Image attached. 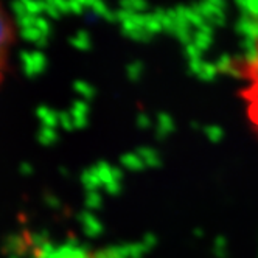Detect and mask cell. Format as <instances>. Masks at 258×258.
<instances>
[{"label": "cell", "instance_id": "9", "mask_svg": "<svg viewBox=\"0 0 258 258\" xmlns=\"http://www.w3.org/2000/svg\"><path fill=\"white\" fill-rule=\"evenodd\" d=\"M44 11H47L51 17H56V14H58V13H56V8H54V7H53L51 4H48V2H45V10H44Z\"/></svg>", "mask_w": 258, "mask_h": 258}, {"label": "cell", "instance_id": "6", "mask_svg": "<svg viewBox=\"0 0 258 258\" xmlns=\"http://www.w3.org/2000/svg\"><path fill=\"white\" fill-rule=\"evenodd\" d=\"M11 11L16 16V19H19V17L28 14L27 8L24 7V4L21 2V0H13V2H11Z\"/></svg>", "mask_w": 258, "mask_h": 258}, {"label": "cell", "instance_id": "5", "mask_svg": "<svg viewBox=\"0 0 258 258\" xmlns=\"http://www.w3.org/2000/svg\"><path fill=\"white\" fill-rule=\"evenodd\" d=\"M24 7L27 8L28 14L31 16H39L45 10V2H39V0H21Z\"/></svg>", "mask_w": 258, "mask_h": 258}, {"label": "cell", "instance_id": "10", "mask_svg": "<svg viewBox=\"0 0 258 258\" xmlns=\"http://www.w3.org/2000/svg\"><path fill=\"white\" fill-rule=\"evenodd\" d=\"M39 2H41V0H39Z\"/></svg>", "mask_w": 258, "mask_h": 258}, {"label": "cell", "instance_id": "3", "mask_svg": "<svg viewBox=\"0 0 258 258\" xmlns=\"http://www.w3.org/2000/svg\"><path fill=\"white\" fill-rule=\"evenodd\" d=\"M10 42H11V25L8 17L5 16L2 8H0V77H2V70L5 67Z\"/></svg>", "mask_w": 258, "mask_h": 258}, {"label": "cell", "instance_id": "8", "mask_svg": "<svg viewBox=\"0 0 258 258\" xmlns=\"http://www.w3.org/2000/svg\"><path fill=\"white\" fill-rule=\"evenodd\" d=\"M34 27L38 28L44 36L48 33V28H50V27H48V22L44 19V17H36V24H34Z\"/></svg>", "mask_w": 258, "mask_h": 258}, {"label": "cell", "instance_id": "1", "mask_svg": "<svg viewBox=\"0 0 258 258\" xmlns=\"http://www.w3.org/2000/svg\"><path fill=\"white\" fill-rule=\"evenodd\" d=\"M232 70L238 81V97L244 118L258 139V39L232 62Z\"/></svg>", "mask_w": 258, "mask_h": 258}, {"label": "cell", "instance_id": "4", "mask_svg": "<svg viewBox=\"0 0 258 258\" xmlns=\"http://www.w3.org/2000/svg\"><path fill=\"white\" fill-rule=\"evenodd\" d=\"M19 36L24 39V41H30V42H36L39 44L42 39H44V34L36 28V27H31V28H25V30H21L19 31Z\"/></svg>", "mask_w": 258, "mask_h": 258}, {"label": "cell", "instance_id": "7", "mask_svg": "<svg viewBox=\"0 0 258 258\" xmlns=\"http://www.w3.org/2000/svg\"><path fill=\"white\" fill-rule=\"evenodd\" d=\"M16 22H17V25L21 27V30H25V28L34 27V24H36V17L31 16V14H27V16L19 17V19H16Z\"/></svg>", "mask_w": 258, "mask_h": 258}, {"label": "cell", "instance_id": "2", "mask_svg": "<svg viewBox=\"0 0 258 258\" xmlns=\"http://www.w3.org/2000/svg\"><path fill=\"white\" fill-rule=\"evenodd\" d=\"M34 258H126L120 252L90 247L78 243L47 244L34 249Z\"/></svg>", "mask_w": 258, "mask_h": 258}]
</instances>
